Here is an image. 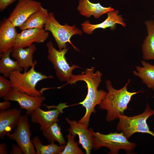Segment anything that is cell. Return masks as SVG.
<instances>
[{"instance_id": "obj_1", "label": "cell", "mask_w": 154, "mask_h": 154, "mask_svg": "<svg viewBox=\"0 0 154 154\" xmlns=\"http://www.w3.org/2000/svg\"><path fill=\"white\" fill-rule=\"evenodd\" d=\"M129 79L122 88L117 90L112 86L111 82L107 80L105 82L108 92L104 98L99 105V108L107 111L106 119L111 122L118 119L119 114L123 113L127 109L128 104L134 95L141 92L142 91L130 92L128 91L127 86L130 82Z\"/></svg>"}, {"instance_id": "obj_28", "label": "cell", "mask_w": 154, "mask_h": 154, "mask_svg": "<svg viewBox=\"0 0 154 154\" xmlns=\"http://www.w3.org/2000/svg\"><path fill=\"white\" fill-rule=\"evenodd\" d=\"M17 0H0V9L4 10Z\"/></svg>"}, {"instance_id": "obj_12", "label": "cell", "mask_w": 154, "mask_h": 154, "mask_svg": "<svg viewBox=\"0 0 154 154\" xmlns=\"http://www.w3.org/2000/svg\"><path fill=\"white\" fill-rule=\"evenodd\" d=\"M49 33L43 28H34L22 30L18 33L14 46L15 48L28 47L34 42L41 43L48 38Z\"/></svg>"}, {"instance_id": "obj_7", "label": "cell", "mask_w": 154, "mask_h": 154, "mask_svg": "<svg viewBox=\"0 0 154 154\" xmlns=\"http://www.w3.org/2000/svg\"><path fill=\"white\" fill-rule=\"evenodd\" d=\"M93 67L86 68L81 74L74 75L70 84H75L79 81H84L87 84L88 92L86 97L92 101L96 105H99L104 98L108 93L102 90H98V88L102 82V74L97 70L94 73Z\"/></svg>"}, {"instance_id": "obj_24", "label": "cell", "mask_w": 154, "mask_h": 154, "mask_svg": "<svg viewBox=\"0 0 154 154\" xmlns=\"http://www.w3.org/2000/svg\"><path fill=\"white\" fill-rule=\"evenodd\" d=\"M42 131L43 135L50 143H54L56 141L60 145H66L60 127L57 122L53 123L48 128Z\"/></svg>"}, {"instance_id": "obj_10", "label": "cell", "mask_w": 154, "mask_h": 154, "mask_svg": "<svg viewBox=\"0 0 154 154\" xmlns=\"http://www.w3.org/2000/svg\"><path fill=\"white\" fill-rule=\"evenodd\" d=\"M5 101H14L17 102L20 106V109L27 111L26 114L30 115L38 108L41 107L45 97L42 95L33 96L20 92L14 88L3 97Z\"/></svg>"}, {"instance_id": "obj_13", "label": "cell", "mask_w": 154, "mask_h": 154, "mask_svg": "<svg viewBox=\"0 0 154 154\" xmlns=\"http://www.w3.org/2000/svg\"><path fill=\"white\" fill-rule=\"evenodd\" d=\"M65 119L70 126L67 130L72 135H78L79 143L85 150L86 154H90L93 149V136L88 127L75 120Z\"/></svg>"}, {"instance_id": "obj_26", "label": "cell", "mask_w": 154, "mask_h": 154, "mask_svg": "<svg viewBox=\"0 0 154 154\" xmlns=\"http://www.w3.org/2000/svg\"><path fill=\"white\" fill-rule=\"evenodd\" d=\"M81 104L86 109V112L84 116L78 122L82 123L87 127L89 125L90 118L92 113L94 111L96 105L92 100L87 97L82 102L79 103Z\"/></svg>"}, {"instance_id": "obj_27", "label": "cell", "mask_w": 154, "mask_h": 154, "mask_svg": "<svg viewBox=\"0 0 154 154\" xmlns=\"http://www.w3.org/2000/svg\"><path fill=\"white\" fill-rule=\"evenodd\" d=\"M10 80L2 76H0V97H4L12 90Z\"/></svg>"}, {"instance_id": "obj_9", "label": "cell", "mask_w": 154, "mask_h": 154, "mask_svg": "<svg viewBox=\"0 0 154 154\" xmlns=\"http://www.w3.org/2000/svg\"><path fill=\"white\" fill-rule=\"evenodd\" d=\"M34 0H19L8 19L15 27H19L41 6Z\"/></svg>"}, {"instance_id": "obj_31", "label": "cell", "mask_w": 154, "mask_h": 154, "mask_svg": "<svg viewBox=\"0 0 154 154\" xmlns=\"http://www.w3.org/2000/svg\"><path fill=\"white\" fill-rule=\"evenodd\" d=\"M7 146L6 143H2L0 144V154H7L8 152L7 151Z\"/></svg>"}, {"instance_id": "obj_25", "label": "cell", "mask_w": 154, "mask_h": 154, "mask_svg": "<svg viewBox=\"0 0 154 154\" xmlns=\"http://www.w3.org/2000/svg\"><path fill=\"white\" fill-rule=\"evenodd\" d=\"M76 135L70 133L66 135L68 142L65 148L60 154H83L84 153L78 146V143L76 142L75 137Z\"/></svg>"}, {"instance_id": "obj_23", "label": "cell", "mask_w": 154, "mask_h": 154, "mask_svg": "<svg viewBox=\"0 0 154 154\" xmlns=\"http://www.w3.org/2000/svg\"><path fill=\"white\" fill-rule=\"evenodd\" d=\"M36 149V154H60L65 145L59 146L54 143L44 145L38 136H35L31 140Z\"/></svg>"}, {"instance_id": "obj_18", "label": "cell", "mask_w": 154, "mask_h": 154, "mask_svg": "<svg viewBox=\"0 0 154 154\" xmlns=\"http://www.w3.org/2000/svg\"><path fill=\"white\" fill-rule=\"evenodd\" d=\"M77 9L80 14L87 18L92 15L96 18H98L104 14L114 10L111 7H104L100 3H93L89 0H80Z\"/></svg>"}, {"instance_id": "obj_5", "label": "cell", "mask_w": 154, "mask_h": 154, "mask_svg": "<svg viewBox=\"0 0 154 154\" xmlns=\"http://www.w3.org/2000/svg\"><path fill=\"white\" fill-rule=\"evenodd\" d=\"M46 46L48 48L47 59L53 65L57 77L60 82H66V84H69L74 75L73 71L80 67L75 64L70 66L68 63L65 55L69 48L58 50L54 47L51 41Z\"/></svg>"}, {"instance_id": "obj_15", "label": "cell", "mask_w": 154, "mask_h": 154, "mask_svg": "<svg viewBox=\"0 0 154 154\" xmlns=\"http://www.w3.org/2000/svg\"><path fill=\"white\" fill-rule=\"evenodd\" d=\"M21 111L13 108L0 111V138L3 139L16 128L21 116Z\"/></svg>"}, {"instance_id": "obj_32", "label": "cell", "mask_w": 154, "mask_h": 154, "mask_svg": "<svg viewBox=\"0 0 154 154\" xmlns=\"http://www.w3.org/2000/svg\"><path fill=\"white\" fill-rule=\"evenodd\" d=\"M152 89H153V94H154V87H153Z\"/></svg>"}, {"instance_id": "obj_20", "label": "cell", "mask_w": 154, "mask_h": 154, "mask_svg": "<svg viewBox=\"0 0 154 154\" xmlns=\"http://www.w3.org/2000/svg\"><path fill=\"white\" fill-rule=\"evenodd\" d=\"M49 14L47 10L41 5L19 27V29L22 30L34 28L42 29L48 19Z\"/></svg>"}, {"instance_id": "obj_2", "label": "cell", "mask_w": 154, "mask_h": 154, "mask_svg": "<svg viewBox=\"0 0 154 154\" xmlns=\"http://www.w3.org/2000/svg\"><path fill=\"white\" fill-rule=\"evenodd\" d=\"M37 63L35 60L30 70L22 73L19 70H14L10 74L9 79L13 88L18 92L33 96H42V92L36 90V86L40 81L47 78H53L52 75L47 76L35 70Z\"/></svg>"}, {"instance_id": "obj_11", "label": "cell", "mask_w": 154, "mask_h": 154, "mask_svg": "<svg viewBox=\"0 0 154 154\" xmlns=\"http://www.w3.org/2000/svg\"><path fill=\"white\" fill-rule=\"evenodd\" d=\"M66 104L60 103L54 107L55 109L47 111L43 110L40 107L38 108L30 115L32 122L39 124L41 130L48 128L53 123L59 121L58 116L63 112L64 108L68 106Z\"/></svg>"}, {"instance_id": "obj_22", "label": "cell", "mask_w": 154, "mask_h": 154, "mask_svg": "<svg viewBox=\"0 0 154 154\" xmlns=\"http://www.w3.org/2000/svg\"><path fill=\"white\" fill-rule=\"evenodd\" d=\"M142 66H137L136 70L133 71L134 75L138 76L148 88L154 87V65L144 60L141 61Z\"/></svg>"}, {"instance_id": "obj_3", "label": "cell", "mask_w": 154, "mask_h": 154, "mask_svg": "<svg viewBox=\"0 0 154 154\" xmlns=\"http://www.w3.org/2000/svg\"><path fill=\"white\" fill-rule=\"evenodd\" d=\"M154 115V110L147 104L144 111L141 114L130 117L124 113L119 114V121L116 129L119 131H122L128 140L136 133H147L154 138V133L150 130L147 123V119Z\"/></svg>"}, {"instance_id": "obj_16", "label": "cell", "mask_w": 154, "mask_h": 154, "mask_svg": "<svg viewBox=\"0 0 154 154\" xmlns=\"http://www.w3.org/2000/svg\"><path fill=\"white\" fill-rule=\"evenodd\" d=\"M17 34L15 27L8 18L4 19L0 27V54L14 47Z\"/></svg>"}, {"instance_id": "obj_4", "label": "cell", "mask_w": 154, "mask_h": 154, "mask_svg": "<svg viewBox=\"0 0 154 154\" xmlns=\"http://www.w3.org/2000/svg\"><path fill=\"white\" fill-rule=\"evenodd\" d=\"M89 129L93 136V149L94 150L104 147L110 149L109 154H117L120 149L130 153L136 146V143L128 141L122 131L121 133L115 132L104 134L95 132L91 128Z\"/></svg>"}, {"instance_id": "obj_8", "label": "cell", "mask_w": 154, "mask_h": 154, "mask_svg": "<svg viewBox=\"0 0 154 154\" xmlns=\"http://www.w3.org/2000/svg\"><path fill=\"white\" fill-rule=\"evenodd\" d=\"M28 115H21L14 131L7 136L14 140L21 149L24 154H36L34 146L31 139V133Z\"/></svg>"}, {"instance_id": "obj_29", "label": "cell", "mask_w": 154, "mask_h": 154, "mask_svg": "<svg viewBox=\"0 0 154 154\" xmlns=\"http://www.w3.org/2000/svg\"><path fill=\"white\" fill-rule=\"evenodd\" d=\"M12 149L10 152L11 154H23V152L20 148L18 145L13 144L12 146Z\"/></svg>"}, {"instance_id": "obj_30", "label": "cell", "mask_w": 154, "mask_h": 154, "mask_svg": "<svg viewBox=\"0 0 154 154\" xmlns=\"http://www.w3.org/2000/svg\"><path fill=\"white\" fill-rule=\"evenodd\" d=\"M11 106V103L9 101H5L0 103V110H5L9 109Z\"/></svg>"}, {"instance_id": "obj_14", "label": "cell", "mask_w": 154, "mask_h": 154, "mask_svg": "<svg viewBox=\"0 0 154 154\" xmlns=\"http://www.w3.org/2000/svg\"><path fill=\"white\" fill-rule=\"evenodd\" d=\"M107 18L102 22L98 24H94L87 21L81 24L82 30L85 33L91 34L95 30L98 29H105L110 28L114 29L117 24H119L124 27L126 26L124 19L122 16L119 14L117 10H114L107 13Z\"/></svg>"}, {"instance_id": "obj_19", "label": "cell", "mask_w": 154, "mask_h": 154, "mask_svg": "<svg viewBox=\"0 0 154 154\" xmlns=\"http://www.w3.org/2000/svg\"><path fill=\"white\" fill-rule=\"evenodd\" d=\"M144 23L147 35L142 45L143 58L145 60H154V21L147 20Z\"/></svg>"}, {"instance_id": "obj_6", "label": "cell", "mask_w": 154, "mask_h": 154, "mask_svg": "<svg viewBox=\"0 0 154 154\" xmlns=\"http://www.w3.org/2000/svg\"><path fill=\"white\" fill-rule=\"evenodd\" d=\"M46 31L51 32L57 44L59 50H61L67 48L66 43H70L74 48L77 50L70 41L71 37L75 35H81L82 31L74 25L69 26L67 24L64 25H60L55 19L54 13H49V17L44 26Z\"/></svg>"}, {"instance_id": "obj_17", "label": "cell", "mask_w": 154, "mask_h": 154, "mask_svg": "<svg viewBox=\"0 0 154 154\" xmlns=\"http://www.w3.org/2000/svg\"><path fill=\"white\" fill-rule=\"evenodd\" d=\"M36 50L37 47L34 44L26 48L13 47L11 56L18 61L20 66L24 69V72H26L33 64V55Z\"/></svg>"}, {"instance_id": "obj_21", "label": "cell", "mask_w": 154, "mask_h": 154, "mask_svg": "<svg viewBox=\"0 0 154 154\" xmlns=\"http://www.w3.org/2000/svg\"><path fill=\"white\" fill-rule=\"evenodd\" d=\"M13 48H11L0 54V73L6 78H9L12 72L17 70L21 72L23 70L17 61L13 60L10 57Z\"/></svg>"}]
</instances>
